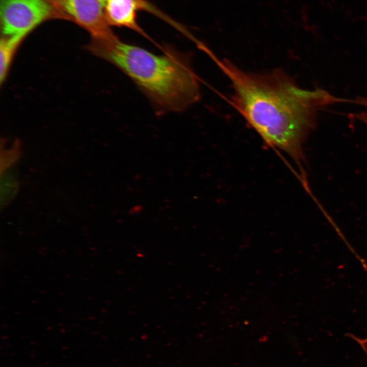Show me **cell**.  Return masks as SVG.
Wrapping results in <instances>:
<instances>
[{"label":"cell","instance_id":"1","mask_svg":"<svg viewBox=\"0 0 367 367\" xmlns=\"http://www.w3.org/2000/svg\"><path fill=\"white\" fill-rule=\"evenodd\" d=\"M210 56L229 79L233 107L264 141L288 154L303 170V144L322 108L348 100L322 89L299 87L281 70L256 74Z\"/></svg>","mask_w":367,"mask_h":367},{"label":"cell","instance_id":"2","mask_svg":"<svg viewBox=\"0 0 367 367\" xmlns=\"http://www.w3.org/2000/svg\"><path fill=\"white\" fill-rule=\"evenodd\" d=\"M162 50L156 55L117 38L92 52L128 75L157 113L180 112L200 99L198 78L186 54L168 46Z\"/></svg>","mask_w":367,"mask_h":367},{"label":"cell","instance_id":"3","mask_svg":"<svg viewBox=\"0 0 367 367\" xmlns=\"http://www.w3.org/2000/svg\"><path fill=\"white\" fill-rule=\"evenodd\" d=\"M46 1L60 19L72 20L86 30L92 38L91 43H103L117 37L106 18L104 0Z\"/></svg>","mask_w":367,"mask_h":367},{"label":"cell","instance_id":"4","mask_svg":"<svg viewBox=\"0 0 367 367\" xmlns=\"http://www.w3.org/2000/svg\"><path fill=\"white\" fill-rule=\"evenodd\" d=\"M1 17L4 36L24 38L42 22L60 18L46 0H1Z\"/></svg>","mask_w":367,"mask_h":367},{"label":"cell","instance_id":"5","mask_svg":"<svg viewBox=\"0 0 367 367\" xmlns=\"http://www.w3.org/2000/svg\"><path fill=\"white\" fill-rule=\"evenodd\" d=\"M104 2L105 14L110 25L126 27L151 41L137 23V12L146 10L168 20L166 16L145 0H104Z\"/></svg>","mask_w":367,"mask_h":367},{"label":"cell","instance_id":"6","mask_svg":"<svg viewBox=\"0 0 367 367\" xmlns=\"http://www.w3.org/2000/svg\"><path fill=\"white\" fill-rule=\"evenodd\" d=\"M17 171L13 166L1 173V208L8 205L16 196L19 189Z\"/></svg>","mask_w":367,"mask_h":367},{"label":"cell","instance_id":"7","mask_svg":"<svg viewBox=\"0 0 367 367\" xmlns=\"http://www.w3.org/2000/svg\"><path fill=\"white\" fill-rule=\"evenodd\" d=\"M24 37H5L1 40V71L0 80L2 84L5 80L8 74L13 56L18 45Z\"/></svg>","mask_w":367,"mask_h":367},{"label":"cell","instance_id":"8","mask_svg":"<svg viewBox=\"0 0 367 367\" xmlns=\"http://www.w3.org/2000/svg\"><path fill=\"white\" fill-rule=\"evenodd\" d=\"M21 155V144L18 140L14 141L9 147L5 141L1 144V173L15 166Z\"/></svg>","mask_w":367,"mask_h":367},{"label":"cell","instance_id":"9","mask_svg":"<svg viewBox=\"0 0 367 367\" xmlns=\"http://www.w3.org/2000/svg\"><path fill=\"white\" fill-rule=\"evenodd\" d=\"M352 102L363 107L365 110L357 114L350 115L352 118H355L365 124L367 126V97L363 96L356 97Z\"/></svg>","mask_w":367,"mask_h":367},{"label":"cell","instance_id":"10","mask_svg":"<svg viewBox=\"0 0 367 367\" xmlns=\"http://www.w3.org/2000/svg\"><path fill=\"white\" fill-rule=\"evenodd\" d=\"M346 336L353 339L360 346L364 352L367 359V337L361 338L354 335L352 333H347Z\"/></svg>","mask_w":367,"mask_h":367}]
</instances>
